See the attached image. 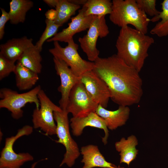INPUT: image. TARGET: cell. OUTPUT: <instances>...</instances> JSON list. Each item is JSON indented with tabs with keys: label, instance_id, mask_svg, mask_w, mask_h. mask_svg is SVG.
Returning a JSON list of instances; mask_svg holds the SVG:
<instances>
[{
	"label": "cell",
	"instance_id": "19",
	"mask_svg": "<svg viewBox=\"0 0 168 168\" xmlns=\"http://www.w3.org/2000/svg\"><path fill=\"white\" fill-rule=\"evenodd\" d=\"M15 75L16 85L21 91L31 88L39 79L38 74L17 62L13 72Z\"/></svg>",
	"mask_w": 168,
	"mask_h": 168
},
{
	"label": "cell",
	"instance_id": "30",
	"mask_svg": "<svg viewBox=\"0 0 168 168\" xmlns=\"http://www.w3.org/2000/svg\"><path fill=\"white\" fill-rule=\"evenodd\" d=\"M59 0H44L43 1L50 7L55 8Z\"/></svg>",
	"mask_w": 168,
	"mask_h": 168
},
{
	"label": "cell",
	"instance_id": "27",
	"mask_svg": "<svg viewBox=\"0 0 168 168\" xmlns=\"http://www.w3.org/2000/svg\"><path fill=\"white\" fill-rule=\"evenodd\" d=\"M16 68L15 63L0 54V80L8 76L14 72Z\"/></svg>",
	"mask_w": 168,
	"mask_h": 168
},
{
	"label": "cell",
	"instance_id": "12",
	"mask_svg": "<svg viewBox=\"0 0 168 168\" xmlns=\"http://www.w3.org/2000/svg\"><path fill=\"white\" fill-rule=\"evenodd\" d=\"M53 59L57 74L60 79V85L58 88L61 94L59 106L62 110H65L70 92L73 87L80 81V78L74 74L64 62L54 57Z\"/></svg>",
	"mask_w": 168,
	"mask_h": 168
},
{
	"label": "cell",
	"instance_id": "23",
	"mask_svg": "<svg viewBox=\"0 0 168 168\" xmlns=\"http://www.w3.org/2000/svg\"><path fill=\"white\" fill-rule=\"evenodd\" d=\"M83 6L86 7V16H95L100 17L110 14L112 3L110 0H87Z\"/></svg>",
	"mask_w": 168,
	"mask_h": 168
},
{
	"label": "cell",
	"instance_id": "7",
	"mask_svg": "<svg viewBox=\"0 0 168 168\" xmlns=\"http://www.w3.org/2000/svg\"><path fill=\"white\" fill-rule=\"evenodd\" d=\"M40 102L39 108L34 110L32 117L33 128H40L48 135L56 134L57 125L54 122V112L62 109L50 100L42 89L38 94Z\"/></svg>",
	"mask_w": 168,
	"mask_h": 168
},
{
	"label": "cell",
	"instance_id": "14",
	"mask_svg": "<svg viewBox=\"0 0 168 168\" xmlns=\"http://www.w3.org/2000/svg\"><path fill=\"white\" fill-rule=\"evenodd\" d=\"M70 126L73 135L79 136L82 135L84 128L87 126L103 130L105 135L102 138L104 145L107 144L109 131L105 121L95 112H92L87 115L81 117H72L70 120Z\"/></svg>",
	"mask_w": 168,
	"mask_h": 168
},
{
	"label": "cell",
	"instance_id": "3",
	"mask_svg": "<svg viewBox=\"0 0 168 168\" xmlns=\"http://www.w3.org/2000/svg\"><path fill=\"white\" fill-rule=\"evenodd\" d=\"M110 21L121 28L131 25L146 34L150 19L138 7L136 0H113Z\"/></svg>",
	"mask_w": 168,
	"mask_h": 168
},
{
	"label": "cell",
	"instance_id": "6",
	"mask_svg": "<svg viewBox=\"0 0 168 168\" xmlns=\"http://www.w3.org/2000/svg\"><path fill=\"white\" fill-rule=\"evenodd\" d=\"M67 43V46L63 47L58 42L54 41V47L49 49V52L54 57L64 62L74 74L80 78L84 73L93 69L94 62L87 61L81 57L77 51L78 45L73 39Z\"/></svg>",
	"mask_w": 168,
	"mask_h": 168
},
{
	"label": "cell",
	"instance_id": "29",
	"mask_svg": "<svg viewBox=\"0 0 168 168\" xmlns=\"http://www.w3.org/2000/svg\"><path fill=\"white\" fill-rule=\"evenodd\" d=\"M56 10L50 9L48 10L45 13V15L46 19L49 20L54 21L56 16Z\"/></svg>",
	"mask_w": 168,
	"mask_h": 168
},
{
	"label": "cell",
	"instance_id": "22",
	"mask_svg": "<svg viewBox=\"0 0 168 168\" xmlns=\"http://www.w3.org/2000/svg\"><path fill=\"white\" fill-rule=\"evenodd\" d=\"M161 4L162 10L160 11L159 15L150 19V21L152 22H156L161 19L150 32L151 34L159 37L168 35V0H164Z\"/></svg>",
	"mask_w": 168,
	"mask_h": 168
},
{
	"label": "cell",
	"instance_id": "13",
	"mask_svg": "<svg viewBox=\"0 0 168 168\" xmlns=\"http://www.w3.org/2000/svg\"><path fill=\"white\" fill-rule=\"evenodd\" d=\"M85 10L86 7L83 6L82 8L79 10L78 14L71 18V21L68 23L67 28L57 33L46 41L67 43L73 39V36L76 34L88 29L95 16H86L85 14Z\"/></svg>",
	"mask_w": 168,
	"mask_h": 168
},
{
	"label": "cell",
	"instance_id": "9",
	"mask_svg": "<svg viewBox=\"0 0 168 168\" xmlns=\"http://www.w3.org/2000/svg\"><path fill=\"white\" fill-rule=\"evenodd\" d=\"M98 105L80 81L71 90L65 110L72 117H81L95 112Z\"/></svg>",
	"mask_w": 168,
	"mask_h": 168
},
{
	"label": "cell",
	"instance_id": "26",
	"mask_svg": "<svg viewBox=\"0 0 168 168\" xmlns=\"http://www.w3.org/2000/svg\"><path fill=\"white\" fill-rule=\"evenodd\" d=\"M139 8L146 15L152 17L159 15L160 11L156 8V0H136Z\"/></svg>",
	"mask_w": 168,
	"mask_h": 168
},
{
	"label": "cell",
	"instance_id": "32",
	"mask_svg": "<svg viewBox=\"0 0 168 168\" xmlns=\"http://www.w3.org/2000/svg\"><path fill=\"white\" fill-rule=\"evenodd\" d=\"M38 162V161H36L34 162L30 168H35V166H36Z\"/></svg>",
	"mask_w": 168,
	"mask_h": 168
},
{
	"label": "cell",
	"instance_id": "28",
	"mask_svg": "<svg viewBox=\"0 0 168 168\" xmlns=\"http://www.w3.org/2000/svg\"><path fill=\"white\" fill-rule=\"evenodd\" d=\"M2 14L0 17V40L2 39L5 33L4 29L6 22L10 21V16L8 12H7L3 8H0Z\"/></svg>",
	"mask_w": 168,
	"mask_h": 168
},
{
	"label": "cell",
	"instance_id": "2",
	"mask_svg": "<svg viewBox=\"0 0 168 168\" xmlns=\"http://www.w3.org/2000/svg\"><path fill=\"white\" fill-rule=\"evenodd\" d=\"M154 42L152 37L128 26L121 28L116 41L117 55L140 72Z\"/></svg>",
	"mask_w": 168,
	"mask_h": 168
},
{
	"label": "cell",
	"instance_id": "1",
	"mask_svg": "<svg viewBox=\"0 0 168 168\" xmlns=\"http://www.w3.org/2000/svg\"><path fill=\"white\" fill-rule=\"evenodd\" d=\"M92 70L107 85L110 98L124 106L139 103L143 95L142 81L138 72L128 65L116 54L98 57Z\"/></svg>",
	"mask_w": 168,
	"mask_h": 168
},
{
	"label": "cell",
	"instance_id": "31",
	"mask_svg": "<svg viewBox=\"0 0 168 168\" xmlns=\"http://www.w3.org/2000/svg\"><path fill=\"white\" fill-rule=\"evenodd\" d=\"M70 2L75 5L80 6L81 5H84L86 2L87 0H68Z\"/></svg>",
	"mask_w": 168,
	"mask_h": 168
},
{
	"label": "cell",
	"instance_id": "11",
	"mask_svg": "<svg viewBox=\"0 0 168 168\" xmlns=\"http://www.w3.org/2000/svg\"><path fill=\"white\" fill-rule=\"evenodd\" d=\"M80 79L94 100L98 105L106 108L110 95L105 82L92 70L84 73Z\"/></svg>",
	"mask_w": 168,
	"mask_h": 168
},
{
	"label": "cell",
	"instance_id": "25",
	"mask_svg": "<svg viewBox=\"0 0 168 168\" xmlns=\"http://www.w3.org/2000/svg\"><path fill=\"white\" fill-rule=\"evenodd\" d=\"M45 22L46 25L45 29L35 45L40 52L42 51V46L45 41L54 36L57 33L58 28L60 27L55 24L54 21L46 19Z\"/></svg>",
	"mask_w": 168,
	"mask_h": 168
},
{
	"label": "cell",
	"instance_id": "10",
	"mask_svg": "<svg viewBox=\"0 0 168 168\" xmlns=\"http://www.w3.org/2000/svg\"><path fill=\"white\" fill-rule=\"evenodd\" d=\"M109 33L105 16L99 17L95 16L87 34L78 40L81 49L89 61L94 62L99 57L100 51L96 48L98 38L105 37Z\"/></svg>",
	"mask_w": 168,
	"mask_h": 168
},
{
	"label": "cell",
	"instance_id": "4",
	"mask_svg": "<svg viewBox=\"0 0 168 168\" xmlns=\"http://www.w3.org/2000/svg\"><path fill=\"white\" fill-rule=\"evenodd\" d=\"M68 114L66 110H62L60 111L54 112V117L56 123V134L58 138V140L55 142L62 144L66 150L59 166L65 164L68 167H71L74 165L81 153L77 143L70 133Z\"/></svg>",
	"mask_w": 168,
	"mask_h": 168
},
{
	"label": "cell",
	"instance_id": "5",
	"mask_svg": "<svg viewBox=\"0 0 168 168\" xmlns=\"http://www.w3.org/2000/svg\"><path fill=\"white\" fill-rule=\"evenodd\" d=\"M41 89L38 85L28 92L19 93L10 88H2L0 90V108L7 109L11 112L13 118L18 119L23 116L22 108L26 104L34 103L36 108H39L38 94Z\"/></svg>",
	"mask_w": 168,
	"mask_h": 168
},
{
	"label": "cell",
	"instance_id": "17",
	"mask_svg": "<svg viewBox=\"0 0 168 168\" xmlns=\"http://www.w3.org/2000/svg\"><path fill=\"white\" fill-rule=\"evenodd\" d=\"M80 151L82 156L81 162L84 164L82 168H114L117 166L106 160L96 145L89 144L82 146Z\"/></svg>",
	"mask_w": 168,
	"mask_h": 168
},
{
	"label": "cell",
	"instance_id": "18",
	"mask_svg": "<svg viewBox=\"0 0 168 168\" xmlns=\"http://www.w3.org/2000/svg\"><path fill=\"white\" fill-rule=\"evenodd\" d=\"M138 144V140L133 135L128 136L126 139L122 137L115 143V149L119 153L120 163H125L129 167L138 154V150L136 148Z\"/></svg>",
	"mask_w": 168,
	"mask_h": 168
},
{
	"label": "cell",
	"instance_id": "20",
	"mask_svg": "<svg viewBox=\"0 0 168 168\" xmlns=\"http://www.w3.org/2000/svg\"><path fill=\"white\" fill-rule=\"evenodd\" d=\"M33 2L30 0H12L9 3L8 13L11 24L24 23L27 12L33 7Z\"/></svg>",
	"mask_w": 168,
	"mask_h": 168
},
{
	"label": "cell",
	"instance_id": "15",
	"mask_svg": "<svg viewBox=\"0 0 168 168\" xmlns=\"http://www.w3.org/2000/svg\"><path fill=\"white\" fill-rule=\"evenodd\" d=\"M104 119L108 129L115 130L124 125L128 119L130 109L128 106L119 105L115 110H110L98 105L95 112Z\"/></svg>",
	"mask_w": 168,
	"mask_h": 168
},
{
	"label": "cell",
	"instance_id": "21",
	"mask_svg": "<svg viewBox=\"0 0 168 168\" xmlns=\"http://www.w3.org/2000/svg\"><path fill=\"white\" fill-rule=\"evenodd\" d=\"M40 52L34 45L24 51L17 62L38 74H39L42 68V58Z\"/></svg>",
	"mask_w": 168,
	"mask_h": 168
},
{
	"label": "cell",
	"instance_id": "8",
	"mask_svg": "<svg viewBox=\"0 0 168 168\" xmlns=\"http://www.w3.org/2000/svg\"><path fill=\"white\" fill-rule=\"evenodd\" d=\"M33 129V127L26 125L19 129L15 136L6 138L4 147L0 154V168H20L25 162L34 160L33 156L29 153H17L13 149L14 144L18 139L31 134Z\"/></svg>",
	"mask_w": 168,
	"mask_h": 168
},
{
	"label": "cell",
	"instance_id": "24",
	"mask_svg": "<svg viewBox=\"0 0 168 168\" xmlns=\"http://www.w3.org/2000/svg\"><path fill=\"white\" fill-rule=\"evenodd\" d=\"M80 7V6L71 3L68 0H59L55 7L57 14L54 23L62 26Z\"/></svg>",
	"mask_w": 168,
	"mask_h": 168
},
{
	"label": "cell",
	"instance_id": "33",
	"mask_svg": "<svg viewBox=\"0 0 168 168\" xmlns=\"http://www.w3.org/2000/svg\"><path fill=\"white\" fill-rule=\"evenodd\" d=\"M114 168H124V167H120L119 166H117L116 167Z\"/></svg>",
	"mask_w": 168,
	"mask_h": 168
},
{
	"label": "cell",
	"instance_id": "16",
	"mask_svg": "<svg viewBox=\"0 0 168 168\" xmlns=\"http://www.w3.org/2000/svg\"><path fill=\"white\" fill-rule=\"evenodd\" d=\"M32 41L26 36L10 40L0 45V54L15 63L26 49L34 45Z\"/></svg>",
	"mask_w": 168,
	"mask_h": 168
}]
</instances>
